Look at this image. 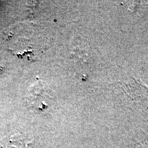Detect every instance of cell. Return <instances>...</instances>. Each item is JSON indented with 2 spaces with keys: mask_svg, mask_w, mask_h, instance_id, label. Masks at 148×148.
<instances>
[{
  "mask_svg": "<svg viewBox=\"0 0 148 148\" xmlns=\"http://www.w3.org/2000/svg\"><path fill=\"white\" fill-rule=\"evenodd\" d=\"M26 102L29 108L42 112L49 107V94L44 82L36 81L30 87L26 95Z\"/></svg>",
  "mask_w": 148,
  "mask_h": 148,
  "instance_id": "obj_1",
  "label": "cell"
},
{
  "mask_svg": "<svg viewBox=\"0 0 148 148\" xmlns=\"http://www.w3.org/2000/svg\"><path fill=\"white\" fill-rule=\"evenodd\" d=\"M127 95L140 108L148 110V87L139 80L133 79L125 86Z\"/></svg>",
  "mask_w": 148,
  "mask_h": 148,
  "instance_id": "obj_2",
  "label": "cell"
},
{
  "mask_svg": "<svg viewBox=\"0 0 148 148\" xmlns=\"http://www.w3.org/2000/svg\"><path fill=\"white\" fill-rule=\"evenodd\" d=\"M33 139L21 134L11 135L0 144V148H31Z\"/></svg>",
  "mask_w": 148,
  "mask_h": 148,
  "instance_id": "obj_3",
  "label": "cell"
}]
</instances>
